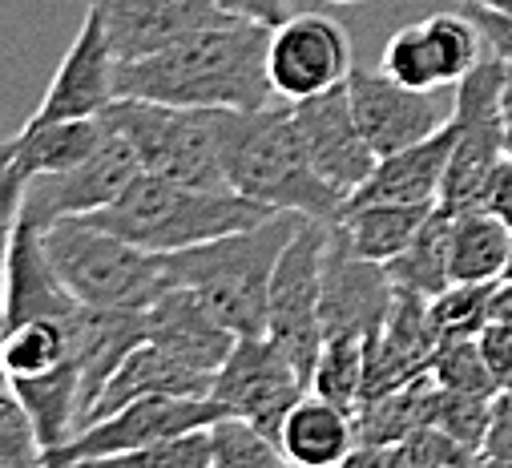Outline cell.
<instances>
[{
  "mask_svg": "<svg viewBox=\"0 0 512 468\" xmlns=\"http://www.w3.org/2000/svg\"><path fill=\"white\" fill-rule=\"evenodd\" d=\"M210 388H214V376L210 372L178 360L174 351H166L154 339H142L130 351V356L117 364V372L109 376V384L101 388V396L93 400V408L85 412V420L77 424V432L85 424H93V420L125 408V404L142 400V396H210Z\"/></svg>",
  "mask_w": 512,
  "mask_h": 468,
  "instance_id": "7402d4cb",
  "label": "cell"
},
{
  "mask_svg": "<svg viewBox=\"0 0 512 468\" xmlns=\"http://www.w3.org/2000/svg\"><path fill=\"white\" fill-rule=\"evenodd\" d=\"M396 283L383 263L351 251L339 222H331V243L323 255V339L359 335L375 339L396 307Z\"/></svg>",
  "mask_w": 512,
  "mask_h": 468,
  "instance_id": "4fadbf2b",
  "label": "cell"
},
{
  "mask_svg": "<svg viewBox=\"0 0 512 468\" xmlns=\"http://www.w3.org/2000/svg\"><path fill=\"white\" fill-rule=\"evenodd\" d=\"M271 29L254 21H218L166 49L117 61V97H142L190 109H263L279 93L267 69Z\"/></svg>",
  "mask_w": 512,
  "mask_h": 468,
  "instance_id": "6da1fadb",
  "label": "cell"
},
{
  "mask_svg": "<svg viewBox=\"0 0 512 468\" xmlns=\"http://www.w3.org/2000/svg\"><path fill=\"white\" fill-rule=\"evenodd\" d=\"M214 440V468H275L287 464L279 440H271L259 424H250L242 416H218L210 424Z\"/></svg>",
  "mask_w": 512,
  "mask_h": 468,
  "instance_id": "f1b7e54d",
  "label": "cell"
},
{
  "mask_svg": "<svg viewBox=\"0 0 512 468\" xmlns=\"http://www.w3.org/2000/svg\"><path fill=\"white\" fill-rule=\"evenodd\" d=\"M331 5H355V0H331Z\"/></svg>",
  "mask_w": 512,
  "mask_h": 468,
  "instance_id": "ee69618b",
  "label": "cell"
},
{
  "mask_svg": "<svg viewBox=\"0 0 512 468\" xmlns=\"http://www.w3.org/2000/svg\"><path fill=\"white\" fill-rule=\"evenodd\" d=\"M504 85H508V61L488 53L460 85H456V150L448 158L440 206L452 214L484 210L488 182L496 166L508 158L504 150Z\"/></svg>",
  "mask_w": 512,
  "mask_h": 468,
  "instance_id": "52a82bcc",
  "label": "cell"
},
{
  "mask_svg": "<svg viewBox=\"0 0 512 468\" xmlns=\"http://www.w3.org/2000/svg\"><path fill=\"white\" fill-rule=\"evenodd\" d=\"M484 210H492L500 222L512 226V158H504L488 182V194H484Z\"/></svg>",
  "mask_w": 512,
  "mask_h": 468,
  "instance_id": "ab89813d",
  "label": "cell"
},
{
  "mask_svg": "<svg viewBox=\"0 0 512 468\" xmlns=\"http://www.w3.org/2000/svg\"><path fill=\"white\" fill-rule=\"evenodd\" d=\"M484 464H512V388L496 392V416L484 444Z\"/></svg>",
  "mask_w": 512,
  "mask_h": 468,
  "instance_id": "8d00e7d4",
  "label": "cell"
},
{
  "mask_svg": "<svg viewBox=\"0 0 512 468\" xmlns=\"http://www.w3.org/2000/svg\"><path fill=\"white\" fill-rule=\"evenodd\" d=\"M121 464H154V468H214V440H210V424L206 428H190L178 436H166L158 444H146L138 452H130Z\"/></svg>",
  "mask_w": 512,
  "mask_h": 468,
  "instance_id": "e575fe53",
  "label": "cell"
},
{
  "mask_svg": "<svg viewBox=\"0 0 512 468\" xmlns=\"http://www.w3.org/2000/svg\"><path fill=\"white\" fill-rule=\"evenodd\" d=\"M392 464L396 468H460V464H484V456L460 444L452 432L424 424L400 444H392Z\"/></svg>",
  "mask_w": 512,
  "mask_h": 468,
  "instance_id": "836d02e7",
  "label": "cell"
},
{
  "mask_svg": "<svg viewBox=\"0 0 512 468\" xmlns=\"http://www.w3.org/2000/svg\"><path fill=\"white\" fill-rule=\"evenodd\" d=\"M363 388H367V339H359V335L323 339L319 364H315V376H311V392L327 396L331 404H339L355 416V408L363 400Z\"/></svg>",
  "mask_w": 512,
  "mask_h": 468,
  "instance_id": "4316f807",
  "label": "cell"
},
{
  "mask_svg": "<svg viewBox=\"0 0 512 468\" xmlns=\"http://www.w3.org/2000/svg\"><path fill=\"white\" fill-rule=\"evenodd\" d=\"M275 214L283 210L254 202L238 194L234 186H190V182H174L162 174H142L117 202H109L105 210L81 214V218L113 230L117 239L134 243L142 251L170 255V251H186V247L222 239V234L246 230V226H259Z\"/></svg>",
  "mask_w": 512,
  "mask_h": 468,
  "instance_id": "277c9868",
  "label": "cell"
},
{
  "mask_svg": "<svg viewBox=\"0 0 512 468\" xmlns=\"http://www.w3.org/2000/svg\"><path fill=\"white\" fill-rule=\"evenodd\" d=\"M331 243L327 218H303L295 239L283 247L275 279H271V323L267 335L299 364V372L315 376L323 351V255Z\"/></svg>",
  "mask_w": 512,
  "mask_h": 468,
  "instance_id": "ba28073f",
  "label": "cell"
},
{
  "mask_svg": "<svg viewBox=\"0 0 512 468\" xmlns=\"http://www.w3.org/2000/svg\"><path fill=\"white\" fill-rule=\"evenodd\" d=\"M456 150V117L400 150V154H388L379 158L371 178L343 202V206H367V202H400V206H440V190H444V174H448V158Z\"/></svg>",
  "mask_w": 512,
  "mask_h": 468,
  "instance_id": "44dd1931",
  "label": "cell"
},
{
  "mask_svg": "<svg viewBox=\"0 0 512 468\" xmlns=\"http://www.w3.org/2000/svg\"><path fill=\"white\" fill-rule=\"evenodd\" d=\"M222 404L214 396H142L93 424H85L69 444L45 456V468H77V464H121L130 452L158 444L166 436L214 424Z\"/></svg>",
  "mask_w": 512,
  "mask_h": 468,
  "instance_id": "9c48e42d",
  "label": "cell"
},
{
  "mask_svg": "<svg viewBox=\"0 0 512 468\" xmlns=\"http://www.w3.org/2000/svg\"><path fill=\"white\" fill-rule=\"evenodd\" d=\"M0 468H45L41 432L21 392L9 380H5V392H0Z\"/></svg>",
  "mask_w": 512,
  "mask_h": 468,
  "instance_id": "d6a6232c",
  "label": "cell"
},
{
  "mask_svg": "<svg viewBox=\"0 0 512 468\" xmlns=\"http://www.w3.org/2000/svg\"><path fill=\"white\" fill-rule=\"evenodd\" d=\"M460 5H484V9H500V13H512V0H460Z\"/></svg>",
  "mask_w": 512,
  "mask_h": 468,
  "instance_id": "7bdbcfd3",
  "label": "cell"
},
{
  "mask_svg": "<svg viewBox=\"0 0 512 468\" xmlns=\"http://www.w3.org/2000/svg\"><path fill=\"white\" fill-rule=\"evenodd\" d=\"M379 69L392 73L396 81L412 85V89H444V69H440V57H436V45L424 29V21L400 29L388 37L383 45V57H379Z\"/></svg>",
  "mask_w": 512,
  "mask_h": 468,
  "instance_id": "f546056e",
  "label": "cell"
},
{
  "mask_svg": "<svg viewBox=\"0 0 512 468\" xmlns=\"http://www.w3.org/2000/svg\"><path fill=\"white\" fill-rule=\"evenodd\" d=\"M45 255L61 283L85 303L105 311H142L166 291L162 255L117 239L113 230L69 214L41 230Z\"/></svg>",
  "mask_w": 512,
  "mask_h": 468,
  "instance_id": "5b68a950",
  "label": "cell"
},
{
  "mask_svg": "<svg viewBox=\"0 0 512 468\" xmlns=\"http://www.w3.org/2000/svg\"><path fill=\"white\" fill-rule=\"evenodd\" d=\"M218 5L238 21H254L267 29H279L291 17V0H218Z\"/></svg>",
  "mask_w": 512,
  "mask_h": 468,
  "instance_id": "74e56055",
  "label": "cell"
},
{
  "mask_svg": "<svg viewBox=\"0 0 512 468\" xmlns=\"http://www.w3.org/2000/svg\"><path fill=\"white\" fill-rule=\"evenodd\" d=\"M504 279H512V263H508V275H504Z\"/></svg>",
  "mask_w": 512,
  "mask_h": 468,
  "instance_id": "f6af8a7d",
  "label": "cell"
},
{
  "mask_svg": "<svg viewBox=\"0 0 512 468\" xmlns=\"http://www.w3.org/2000/svg\"><path fill=\"white\" fill-rule=\"evenodd\" d=\"M105 138L101 117H69V122H25L0 154V174H5V214L21 202L25 182L61 174L81 166Z\"/></svg>",
  "mask_w": 512,
  "mask_h": 468,
  "instance_id": "ac0fdd59",
  "label": "cell"
},
{
  "mask_svg": "<svg viewBox=\"0 0 512 468\" xmlns=\"http://www.w3.org/2000/svg\"><path fill=\"white\" fill-rule=\"evenodd\" d=\"M85 5L101 13L117 61L150 57L194 29L230 21L218 0H85Z\"/></svg>",
  "mask_w": 512,
  "mask_h": 468,
  "instance_id": "e0dca14e",
  "label": "cell"
},
{
  "mask_svg": "<svg viewBox=\"0 0 512 468\" xmlns=\"http://www.w3.org/2000/svg\"><path fill=\"white\" fill-rule=\"evenodd\" d=\"M492 416H496V396H480V392H452L436 384V400H432V424L452 432L460 444H468L472 452L484 456L488 432H492Z\"/></svg>",
  "mask_w": 512,
  "mask_h": 468,
  "instance_id": "4dcf8cb0",
  "label": "cell"
},
{
  "mask_svg": "<svg viewBox=\"0 0 512 468\" xmlns=\"http://www.w3.org/2000/svg\"><path fill=\"white\" fill-rule=\"evenodd\" d=\"M504 150L512 158V65H508V85H504Z\"/></svg>",
  "mask_w": 512,
  "mask_h": 468,
  "instance_id": "b9f144b4",
  "label": "cell"
},
{
  "mask_svg": "<svg viewBox=\"0 0 512 468\" xmlns=\"http://www.w3.org/2000/svg\"><path fill=\"white\" fill-rule=\"evenodd\" d=\"M117 97V53L109 45L101 13L89 5L85 21L65 49L41 105L29 122H69V117H101V109Z\"/></svg>",
  "mask_w": 512,
  "mask_h": 468,
  "instance_id": "2e32d148",
  "label": "cell"
},
{
  "mask_svg": "<svg viewBox=\"0 0 512 468\" xmlns=\"http://www.w3.org/2000/svg\"><path fill=\"white\" fill-rule=\"evenodd\" d=\"M512 263V226L492 210L452 218V283H500Z\"/></svg>",
  "mask_w": 512,
  "mask_h": 468,
  "instance_id": "d4e9b609",
  "label": "cell"
},
{
  "mask_svg": "<svg viewBox=\"0 0 512 468\" xmlns=\"http://www.w3.org/2000/svg\"><path fill=\"white\" fill-rule=\"evenodd\" d=\"M295 113V126L311 150V162L319 166V174L343 194L351 198L375 170L379 154L371 150V142L363 138L359 122H355V109H351V93L347 85H335L327 93L291 101Z\"/></svg>",
  "mask_w": 512,
  "mask_h": 468,
  "instance_id": "9a60e30c",
  "label": "cell"
},
{
  "mask_svg": "<svg viewBox=\"0 0 512 468\" xmlns=\"http://www.w3.org/2000/svg\"><path fill=\"white\" fill-rule=\"evenodd\" d=\"M311 392L307 376L271 335H238L230 360L218 368L210 396L226 416L259 424L271 440L283 436L291 408Z\"/></svg>",
  "mask_w": 512,
  "mask_h": 468,
  "instance_id": "30bf717a",
  "label": "cell"
},
{
  "mask_svg": "<svg viewBox=\"0 0 512 468\" xmlns=\"http://www.w3.org/2000/svg\"><path fill=\"white\" fill-rule=\"evenodd\" d=\"M303 218L307 214L283 210L259 226L162 255L166 287H190L234 335H267L271 279Z\"/></svg>",
  "mask_w": 512,
  "mask_h": 468,
  "instance_id": "7a4b0ae2",
  "label": "cell"
},
{
  "mask_svg": "<svg viewBox=\"0 0 512 468\" xmlns=\"http://www.w3.org/2000/svg\"><path fill=\"white\" fill-rule=\"evenodd\" d=\"M480 351H484V364L496 380V388H512V323L508 319H488V327L476 335Z\"/></svg>",
  "mask_w": 512,
  "mask_h": 468,
  "instance_id": "d590c367",
  "label": "cell"
},
{
  "mask_svg": "<svg viewBox=\"0 0 512 468\" xmlns=\"http://www.w3.org/2000/svg\"><path fill=\"white\" fill-rule=\"evenodd\" d=\"M271 85L283 101H303L315 93H327L335 85H347L355 69V45L351 33L323 13H295L279 29H271V53H267Z\"/></svg>",
  "mask_w": 512,
  "mask_h": 468,
  "instance_id": "7c38bea8",
  "label": "cell"
},
{
  "mask_svg": "<svg viewBox=\"0 0 512 468\" xmlns=\"http://www.w3.org/2000/svg\"><path fill=\"white\" fill-rule=\"evenodd\" d=\"M436 206H400V202H367V206H343L335 218L343 239L351 243L355 255L371 263H392L400 251L420 234Z\"/></svg>",
  "mask_w": 512,
  "mask_h": 468,
  "instance_id": "cb8c5ba5",
  "label": "cell"
},
{
  "mask_svg": "<svg viewBox=\"0 0 512 468\" xmlns=\"http://www.w3.org/2000/svg\"><path fill=\"white\" fill-rule=\"evenodd\" d=\"M347 93H351L355 122L379 158L400 154V150L432 138L452 117V113L444 117L440 101L428 89H412L383 69L355 65L347 77Z\"/></svg>",
  "mask_w": 512,
  "mask_h": 468,
  "instance_id": "5bb4252c",
  "label": "cell"
},
{
  "mask_svg": "<svg viewBox=\"0 0 512 468\" xmlns=\"http://www.w3.org/2000/svg\"><path fill=\"white\" fill-rule=\"evenodd\" d=\"M428 372L436 376L440 388H452V392H480V396H496V380L484 364V351H480V339H440L436 356L428 364Z\"/></svg>",
  "mask_w": 512,
  "mask_h": 468,
  "instance_id": "1f68e13d",
  "label": "cell"
},
{
  "mask_svg": "<svg viewBox=\"0 0 512 468\" xmlns=\"http://www.w3.org/2000/svg\"><path fill=\"white\" fill-rule=\"evenodd\" d=\"M436 347H440V335H436L428 299L400 291L388 323H383V331L367 343V388H363V400L396 392V388L412 384L416 376H424L432 356H436Z\"/></svg>",
  "mask_w": 512,
  "mask_h": 468,
  "instance_id": "d6986e66",
  "label": "cell"
},
{
  "mask_svg": "<svg viewBox=\"0 0 512 468\" xmlns=\"http://www.w3.org/2000/svg\"><path fill=\"white\" fill-rule=\"evenodd\" d=\"M452 218H456L452 210L436 206L420 226V234L408 243V251H400L392 263H383L396 291L436 299L452 283Z\"/></svg>",
  "mask_w": 512,
  "mask_h": 468,
  "instance_id": "484cf974",
  "label": "cell"
},
{
  "mask_svg": "<svg viewBox=\"0 0 512 468\" xmlns=\"http://www.w3.org/2000/svg\"><path fill=\"white\" fill-rule=\"evenodd\" d=\"M500 283H448L436 299H428L432 323L440 339H472L492 319V299Z\"/></svg>",
  "mask_w": 512,
  "mask_h": 468,
  "instance_id": "83f0119b",
  "label": "cell"
},
{
  "mask_svg": "<svg viewBox=\"0 0 512 468\" xmlns=\"http://www.w3.org/2000/svg\"><path fill=\"white\" fill-rule=\"evenodd\" d=\"M464 9H468V13L476 17V25L484 29V37H488V49L512 65V13H500V9H484V5H464Z\"/></svg>",
  "mask_w": 512,
  "mask_h": 468,
  "instance_id": "f35d334b",
  "label": "cell"
},
{
  "mask_svg": "<svg viewBox=\"0 0 512 468\" xmlns=\"http://www.w3.org/2000/svg\"><path fill=\"white\" fill-rule=\"evenodd\" d=\"M146 339L162 343L178 360L218 376V368L230 360L238 335L190 291V287H166L146 307Z\"/></svg>",
  "mask_w": 512,
  "mask_h": 468,
  "instance_id": "ffe728a7",
  "label": "cell"
},
{
  "mask_svg": "<svg viewBox=\"0 0 512 468\" xmlns=\"http://www.w3.org/2000/svg\"><path fill=\"white\" fill-rule=\"evenodd\" d=\"M101 122H105V117H101ZM142 174L146 170H142L134 146L105 122L101 146L81 166H73V170H61V174H45V178L25 182L21 202L13 206L9 218H29L33 226L45 230L49 222L69 218V214L105 210L109 202H117L125 190H130Z\"/></svg>",
  "mask_w": 512,
  "mask_h": 468,
  "instance_id": "8fae6325",
  "label": "cell"
},
{
  "mask_svg": "<svg viewBox=\"0 0 512 468\" xmlns=\"http://www.w3.org/2000/svg\"><path fill=\"white\" fill-rule=\"evenodd\" d=\"M105 122L134 146L146 174H162L190 186H230L222 134L226 109L162 105L142 97H113L101 109Z\"/></svg>",
  "mask_w": 512,
  "mask_h": 468,
  "instance_id": "8992f818",
  "label": "cell"
},
{
  "mask_svg": "<svg viewBox=\"0 0 512 468\" xmlns=\"http://www.w3.org/2000/svg\"><path fill=\"white\" fill-rule=\"evenodd\" d=\"M492 319H508L512 323V279H500L496 299H492Z\"/></svg>",
  "mask_w": 512,
  "mask_h": 468,
  "instance_id": "60d3db41",
  "label": "cell"
},
{
  "mask_svg": "<svg viewBox=\"0 0 512 468\" xmlns=\"http://www.w3.org/2000/svg\"><path fill=\"white\" fill-rule=\"evenodd\" d=\"M222 158L226 182L271 210H295L327 222L343 214L347 198L311 162L291 101L283 97L263 109H226Z\"/></svg>",
  "mask_w": 512,
  "mask_h": 468,
  "instance_id": "3957f363",
  "label": "cell"
},
{
  "mask_svg": "<svg viewBox=\"0 0 512 468\" xmlns=\"http://www.w3.org/2000/svg\"><path fill=\"white\" fill-rule=\"evenodd\" d=\"M359 436H355V416L339 404H331L319 392H307L279 436V448L287 456V464L299 468H331V464H347L355 452Z\"/></svg>",
  "mask_w": 512,
  "mask_h": 468,
  "instance_id": "603a6c76",
  "label": "cell"
}]
</instances>
